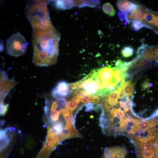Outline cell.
<instances>
[{
    "instance_id": "cell-12",
    "label": "cell",
    "mask_w": 158,
    "mask_h": 158,
    "mask_svg": "<svg viewBox=\"0 0 158 158\" xmlns=\"http://www.w3.org/2000/svg\"><path fill=\"white\" fill-rule=\"evenodd\" d=\"M135 85L131 80L127 81L123 85V91L125 95L129 97L131 95L133 92Z\"/></svg>"
},
{
    "instance_id": "cell-1",
    "label": "cell",
    "mask_w": 158,
    "mask_h": 158,
    "mask_svg": "<svg viewBox=\"0 0 158 158\" xmlns=\"http://www.w3.org/2000/svg\"><path fill=\"white\" fill-rule=\"evenodd\" d=\"M127 74L122 66H106L92 70L82 80L71 84V86L74 91L83 90L85 95L104 98L114 91L123 87Z\"/></svg>"
},
{
    "instance_id": "cell-9",
    "label": "cell",
    "mask_w": 158,
    "mask_h": 158,
    "mask_svg": "<svg viewBox=\"0 0 158 158\" xmlns=\"http://www.w3.org/2000/svg\"><path fill=\"white\" fill-rule=\"evenodd\" d=\"M117 5L118 9L125 13L132 11L136 5L128 0H118Z\"/></svg>"
},
{
    "instance_id": "cell-17",
    "label": "cell",
    "mask_w": 158,
    "mask_h": 158,
    "mask_svg": "<svg viewBox=\"0 0 158 158\" xmlns=\"http://www.w3.org/2000/svg\"><path fill=\"white\" fill-rule=\"evenodd\" d=\"M125 13L121 11H119L118 12V17L121 21H123L125 20Z\"/></svg>"
},
{
    "instance_id": "cell-18",
    "label": "cell",
    "mask_w": 158,
    "mask_h": 158,
    "mask_svg": "<svg viewBox=\"0 0 158 158\" xmlns=\"http://www.w3.org/2000/svg\"><path fill=\"white\" fill-rule=\"evenodd\" d=\"M7 107L6 105L2 104L1 107V114L4 115V114L7 110Z\"/></svg>"
},
{
    "instance_id": "cell-6",
    "label": "cell",
    "mask_w": 158,
    "mask_h": 158,
    "mask_svg": "<svg viewBox=\"0 0 158 158\" xmlns=\"http://www.w3.org/2000/svg\"><path fill=\"white\" fill-rule=\"evenodd\" d=\"M28 44L22 35L19 32L14 34L7 41L8 53L13 56H21L25 52Z\"/></svg>"
},
{
    "instance_id": "cell-4",
    "label": "cell",
    "mask_w": 158,
    "mask_h": 158,
    "mask_svg": "<svg viewBox=\"0 0 158 158\" xmlns=\"http://www.w3.org/2000/svg\"><path fill=\"white\" fill-rule=\"evenodd\" d=\"M158 139V127H155L130 140L135 146L138 158H155Z\"/></svg>"
},
{
    "instance_id": "cell-15",
    "label": "cell",
    "mask_w": 158,
    "mask_h": 158,
    "mask_svg": "<svg viewBox=\"0 0 158 158\" xmlns=\"http://www.w3.org/2000/svg\"><path fill=\"white\" fill-rule=\"evenodd\" d=\"M131 27L136 31L140 30L142 27H145L144 26L142 23L138 22L133 23L131 24Z\"/></svg>"
},
{
    "instance_id": "cell-7",
    "label": "cell",
    "mask_w": 158,
    "mask_h": 158,
    "mask_svg": "<svg viewBox=\"0 0 158 158\" xmlns=\"http://www.w3.org/2000/svg\"><path fill=\"white\" fill-rule=\"evenodd\" d=\"M71 91L70 84L65 81H61L58 83L52 90V95L57 99L67 97Z\"/></svg>"
},
{
    "instance_id": "cell-2",
    "label": "cell",
    "mask_w": 158,
    "mask_h": 158,
    "mask_svg": "<svg viewBox=\"0 0 158 158\" xmlns=\"http://www.w3.org/2000/svg\"><path fill=\"white\" fill-rule=\"evenodd\" d=\"M59 33L55 28L47 31H33L32 62L38 66L55 64L57 61Z\"/></svg>"
},
{
    "instance_id": "cell-13",
    "label": "cell",
    "mask_w": 158,
    "mask_h": 158,
    "mask_svg": "<svg viewBox=\"0 0 158 158\" xmlns=\"http://www.w3.org/2000/svg\"><path fill=\"white\" fill-rule=\"evenodd\" d=\"M102 8L104 12L109 16H112L115 15L116 11L110 3L107 2L104 4Z\"/></svg>"
},
{
    "instance_id": "cell-8",
    "label": "cell",
    "mask_w": 158,
    "mask_h": 158,
    "mask_svg": "<svg viewBox=\"0 0 158 158\" xmlns=\"http://www.w3.org/2000/svg\"><path fill=\"white\" fill-rule=\"evenodd\" d=\"M127 152L121 146H115L105 148L103 158H125Z\"/></svg>"
},
{
    "instance_id": "cell-3",
    "label": "cell",
    "mask_w": 158,
    "mask_h": 158,
    "mask_svg": "<svg viewBox=\"0 0 158 158\" xmlns=\"http://www.w3.org/2000/svg\"><path fill=\"white\" fill-rule=\"evenodd\" d=\"M49 2L34 0L26 6V15L33 31H47L55 29L51 21L47 6Z\"/></svg>"
},
{
    "instance_id": "cell-5",
    "label": "cell",
    "mask_w": 158,
    "mask_h": 158,
    "mask_svg": "<svg viewBox=\"0 0 158 158\" xmlns=\"http://www.w3.org/2000/svg\"><path fill=\"white\" fill-rule=\"evenodd\" d=\"M132 23H140L158 34V12L150 10L145 6L137 5L129 14Z\"/></svg>"
},
{
    "instance_id": "cell-11",
    "label": "cell",
    "mask_w": 158,
    "mask_h": 158,
    "mask_svg": "<svg viewBox=\"0 0 158 158\" xmlns=\"http://www.w3.org/2000/svg\"><path fill=\"white\" fill-rule=\"evenodd\" d=\"M59 106L57 101L53 102L51 106L50 109L51 119L54 122L56 121L59 118L60 113V110L58 111L57 109Z\"/></svg>"
},
{
    "instance_id": "cell-10",
    "label": "cell",
    "mask_w": 158,
    "mask_h": 158,
    "mask_svg": "<svg viewBox=\"0 0 158 158\" xmlns=\"http://www.w3.org/2000/svg\"><path fill=\"white\" fill-rule=\"evenodd\" d=\"M81 98L77 96H73L70 100H66L65 107L72 112L75 110L79 103L81 102Z\"/></svg>"
},
{
    "instance_id": "cell-16",
    "label": "cell",
    "mask_w": 158,
    "mask_h": 158,
    "mask_svg": "<svg viewBox=\"0 0 158 158\" xmlns=\"http://www.w3.org/2000/svg\"><path fill=\"white\" fill-rule=\"evenodd\" d=\"M92 95H85L81 99V102L84 104L90 103Z\"/></svg>"
},
{
    "instance_id": "cell-19",
    "label": "cell",
    "mask_w": 158,
    "mask_h": 158,
    "mask_svg": "<svg viewBox=\"0 0 158 158\" xmlns=\"http://www.w3.org/2000/svg\"><path fill=\"white\" fill-rule=\"evenodd\" d=\"M155 158H158V139L156 147Z\"/></svg>"
},
{
    "instance_id": "cell-14",
    "label": "cell",
    "mask_w": 158,
    "mask_h": 158,
    "mask_svg": "<svg viewBox=\"0 0 158 158\" xmlns=\"http://www.w3.org/2000/svg\"><path fill=\"white\" fill-rule=\"evenodd\" d=\"M134 51V49L131 47H125L122 50L121 53L123 57L127 58L131 56Z\"/></svg>"
}]
</instances>
